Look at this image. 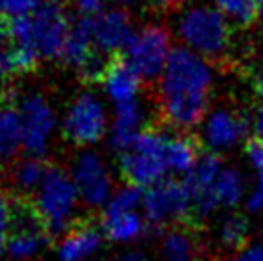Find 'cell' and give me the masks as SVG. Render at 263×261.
<instances>
[{"label": "cell", "mask_w": 263, "mask_h": 261, "mask_svg": "<svg viewBox=\"0 0 263 261\" xmlns=\"http://www.w3.org/2000/svg\"><path fill=\"white\" fill-rule=\"evenodd\" d=\"M246 192L244 177L238 169L234 167H225L223 173L215 182V200L219 208H234L236 203H240Z\"/></svg>", "instance_id": "cell-25"}, {"label": "cell", "mask_w": 263, "mask_h": 261, "mask_svg": "<svg viewBox=\"0 0 263 261\" xmlns=\"http://www.w3.org/2000/svg\"><path fill=\"white\" fill-rule=\"evenodd\" d=\"M117 2H119L121 6H131V4H135L137 0H117Z\"/></svg>", "instance_id": "cell-38"}, {"label": "cell", "mask_w": 263, "mask_h": 261, "mask_svg": "<svg viewBox=\"0 0 263 261\" xmlns=\"http://www.w3.org/2000/svg\"><path fill=\"white\" fill-rule=\"evenodd\" d=\"M248 219L240 213H231V215L223 217V221L219 223V240L227 248L244 246L246 238H248Z\"/></svg>", "instance_id": "cell-27"}, {"label": "cell", "mask_w": 263, "mask_h": 261, "mask_svg": "<svg viewBox=\"0 0 263 261\" xmlns=\"http://www.w3.org/2000/svg\"><path fill=\"white\" fill-rule=\"evenodd\" d=\"M110 130L108 116L102 100L95 92H81L67 108L62 133L64 137L77 146H90L100 142Z\"/></svg>", "instance_id": "cell-7"}, {"label": "cell", "mask_w": 263, "mask_h": 261, "mask_svg": "<svg viewBox=\"0 0 263 261\" xmlns=\"http://www.w3.org/2000/svg\"><path fill=\"white\" fill-rule=\"evenodd\" d=\"M71 179L77 187L79 198L90 208H106L114 196L111 175L96 152H83L75 158Z\"/></svg>", "instance_id": "cell-11"}, {"label": "cell", "mask_w": 263, "mask_h": 261, "mask_svg": "<svg viewBox=\"0 0 263 261\" xmlns=\"http://www.w3.org/2000/svg\"><path fill=\"white\" fill-rule=\"evenodd\" d=\"M169 137L165 133L156 129H144L135 140V144L121 154L119 167L125 181L133 187H154L163 181V175L167 173V150Z\"/></svg>", "instance_id": "cell-5"}, {"label": "cell", "mask_w": 263, "mask_h": 261, "mask_svg": "<svg viewBox=\"0 0 263 261\" xmlns=\"http://www.w3.org/2000/svg\"><path fill=\"white\" fill-rule=\"evenodd\" d=\"M106 261H146V257L140 254V252L129 250V252H121V254L111 255L110 259H106Z\"/></svg>", "instance_id": "cell-33"}, {"label": "cell", "mask_w": 263, "mask_h": 261, "mask_svg": "<svg viewBox=\"0 0 263 261\" xmlns=\"http://www.w3.org/2000/svg\"><path fill=\"white\" fill-rule=\"evenodd\" d=\"M213 69L189 48H173L160 77L161 117L175 129H192L204 121Z\"/></svg>", "instance_id": "cell-1"}, {"label": "cell", "mask_w": 263, "mask_h": 261, "mask_svg": "<svg viewBox=\"0 0 263 261\" xmlns=\"http://www.w3.org/2000/svg\"><path fill=\"white\" fill-rule=\"evenodd\" d=\"M39 54L27 46H20L8 41H0V81L17 77V75H27L37 67Z\"/></svg>", "instance_id": "cell-20"}, {"label": "cell", "mask_w": 263, "mask_h": 261, "mask_svg": "<svg viewBox=\"0 0 263 261\" xmlns=\"http://www.w3.org/2000/svg\"><path fill=\"white\" fill-rule=\"evenodd\" d=\"M41 6V0H0V17L15 20L31 15Z\"/></svg>", "instance_id": "cell-29"}, {"label": "cell", "mask_w": 263, "mask_h": 261, "mask_svg": "<svg viewBox=\"0 0 263 261\" xmlns=\"http://www.w3.org/2000/svg\"><path fill=\"white\" fill-rule=\"evenodd\" d=\"M254 133H256V140H259L263 144V102L259 104V108L256 111V119H254Z\"/></svg>", "instance_id": "cell-34"}, {"label": "cell", "mask_w": 263, "mask_h": 261, "mask_svg": "<svg viewBox=\"0 0 263 261\" xmlns=\"http://www.w3.org/2000/svg\"><path fill=\"white\" fill-rule=\"evenodd\" d=\"M102 246V231L88 221L75 223L58 246L60 261H88Z\"/></svg>", "instance_id": "cell-18"}, {"label": "cell", "mask_w": 263, "mask_h": 261, "mask_svg": "<svg viewBox=\"0 0 263 261\" xmlns=\"http://www.w3.org/2000/svg\"><path fill=\"white\" fill-rule=\"evenodd\" d=\"M44 2H50V4H56V6H66L67 4V0H44Z\"/></svg>", "instance_id": "cell-36"}, {"label": "cell", "mask_w": 263, "mask_h": 261, "mask_svg": "<svg viewBox=\"0 0 263 261\" xmlns=\"http://www.w3.org/2000/svg\"><path fill=\"white\" fill-rule=\"evenodd\" d=\"M50 232L39 217L35 206L25 200H14V217L8 234L6 252L14 259H31L46 246Z\"/></svg>", "instance_id": "cell-10"}, {"label": "cell", "mask_w": 263, "mask_h": 261, "mask_svg": "<svg viewBox=\"0 0 263 261\" xmlns=\"http://www.w3.org/2000/svg\"><path fill=\"white\" fill-rule=\"evenodd\" d=\"M46 173H48V167L44 165V161L41 158L29 156L14 167V184L25 194L37 192Z\"/></svg>", "instance_id": "cell-26"}, {"label": "cell", "mask_w": 263, "mask_h": 261, "mask_svg": "<svg viewBox=\"0 0 263 261\" xmlns=\"http://www.w3.org/2000/svg\"><path fill=\"white\" fill-rule=\"evenodd\" d=\"M246 158L252 167V189L246 198V208L250 211H261L263 210V144L259 140H252L246 146Z\"/></svg>", "instance_id": "cell-24"}, {"label": "cell", "mask_w": 263, "mask_h": 261, "mask_svg": "<svg viewBox=\"0 0 263 261\" xmlns=\"http://www.w3.org/2000/svg\"><path fill=\"white\" fill-rule=\"evenodd\" d=\"M142 125H144V106L139 100L116 106L114 119L108 130L110 146L119 154L127 152L142 133Z\"/></svg>", "instance_id": "cell-15"}, {"label": "cell", "mask_w": 263, "mask_h": 261, "mask_svg": "<svg viewBox=\"0 0 263 261\" xmlns=\"http://www.w3.org/2000/svg\"><path fill=\"white\" fill-rule=\"evenodd\" d=\"M223 169L225 167L217 154H204L198 160L196 167L186 175L184 184L189 189L190 203H192L190 221H198L219 208L215 200V182L223 173Z\"/></svg>", "instance_id": "cell-12"}, {"label": "cell", "mask_w": 263, "mask_h": 261, "mask_svg": "<svg viewBox=\"0 0 263 261\" xmlns=\"http://www.w3.org/2000/svg\"><path fill=\"white\" fill-rule=\"evenodd\" d=\"M257 15L263 20V0H257Z\"/></svg>", "instance_id": "cell-37"}, {"label": "cell", "mask_w": 263, "mask_h": 261, "mask_svg": "<svg viewBox=\"0 0 263 261\" xmlns=\"http://www.w3.org/2000/svg\"><path fill=\"white\" fill-rule=\"evenodd\" d=\"M177 35L184 48L202 58H221L231 44V27L217 8L194 6L184 10L177 22Z\"/></svg>", "instance_id": "cell-3"}, {"label": "cell", "mask_w": 263, "mask_h": 261, "mask_svg": "<svg viewBox=\"0 0 263 261\" xmlns=\"http://www.w3.org/2000/svg\"><path fill=\"white\" fill-rule=\"evenodd\" d=\"M140 77L131 65L125 62V58H111V62L106 64V69L102 73V85L104 92L108 95L116 106L127 104V102L137 100L140 88Z\"/></svg>", "instance_id": "cell-16"}, {"label": "cell", "mask_w": 263, "mask_h": 261, "mask_svg": "<svg viewBox=\"0 0 263 261\" xmlns=\"http://www.w3.org/2000/svg\"><path fill=\"white\" fill-rule=\"evenodd\" d=\"M202 156L198 152V144L190 137H169L167 150H165V161H167V171L177 175H189L198 160Z\"/></svg>", "instance_id": "cell-21"}, {"label": "cell", "mask_w": 263, "mask_h": 261, "mask_svg": "<svg viewBox=\"0 0 263 261\" xmlns=\"http://www.w3.org/2000/svg\"><path fill=\"white\" fill-rule=\"evenodd\" d=\"M146 2L154 8H163V10H167V8L183 6L184 2H189V0H146Z\"/></svg>", "instance_id": "cell-35"}, {"label": "cell", "mask_w": 263, "mask_h": 261, "mask_svg": "<svg viewBox=\"0 0 263 261\" xmlns=\"http://www.w3.org/2000/svg\"><path fill=\"white\" fill-rule=\"evenodd\" d=\"M238 257H240L242 261H263V242L242 250L240 254H238Z\"/></svg>", "instance_id": "cell-32"}, {"label": "cell", "mask_w": 263, "mask_h": 261, "mask_svg": "<svg viewBox=\"0 0 263 261\" xmlns=\"http://www.w3.org/2000/svg\"><path fill=\"white\" fill-rule=\"evenodd\" d=\"M231 261H242V259L238 257V255H236V257H234V259H231Z\"/></svg>", "instance_id": "cell-40"}, {"label": "cell", "mask_w": 263, "mask_h": 261, "mask_svg": "<svg viewBox=\"0 0 263 261\" xmlns=\"http://www.w3.org/2000/svg\"><path fill=\"white\" fill-rule=\"evenodd\" d=\"M142 213L154 227H165L173 223L190 221L192 203L184 182L175 179H163L144 192Z\"/></svg>", "instance_id": "cell-9"}, {"label": "cell", "mask_w": 263, "mask_h": 261, "mask_svg": "<svg viewBox=\"0 0 263 261\" xmlns=\"http://www.w3.org/2000/svg\"><path fill=\"white\" fill-rule=\"evenodd\" d=\"M146 219L140 211H114L104 210L100 231L108 240L129 244L139 240L146 232Z\"/></svg>", "instance_id": "cell-19"}, {"label": "cell", "mask_w": 263, "mask_h": 261, "mask_svg": "<svg viewBox=\"0 0 263 261\" xmlns=\"http://www.w3.org/2000/svg\"><path fill=\"white\" fill-rule=\"evenodd\" d=\"M12 217H14V200L0 194V255L6 250L8 234L12 229Z\"/></svg>", "instance_id": "cell-30"}, {"label": "cell", "mask_w": 263, "mask_h": 261, "mask_svg": "<svg viewBox=\"0 0 263 261\" xmlns=\"http://www.w3.org/2000/svg\"><path fill=\"white\" fill-rule=\"evenodd\" d=\"M95 33H92V17L81 15L77 22L71 23L67 35L66 48L62 54L64 64L79 71V75L92 64L98 54L95 52Z\"/></svg>", "instance_id": "cell-17"}, {"label": "cell", "mask_w": 263, "mask_h": 261, "mask_svg": "<svg viewBox=\"0 0 263 261\" xmlns=\"http://www.w3.org/2000/svg\"><path fill=\"white\" fill-rule=\"evenodd\" d=\"M69 29L71 23L64 8L44 0L31 15L15 17L4 23L8 41L20 46H27L46 60L62 58Z\"/></svg>", "instance_id": "cell-2"}, {"label": "cell", "mask_w": 263, "mask_h": 261, "mask_svg": "<svg viewBox=\"0 0 263 261\" xmlns=\"http://www.w3.org/2000/svg\"><path fill=\"white\" fill-rule=\"evenodd\" d=\"M77 202L79 192L71 175L60 167H48L43 184L35 192L33 206L50 236L67 232L75 225L73 213L77 210Z\"/></svg>", "instance_id": "cell-4"}, {"label": "cell", "mask_w": 263, "mask_h": 261, "mask_svg": "<svg viewBox=\"0 0 263 261\" xmlns=\"http://www.w3.org/2000/svg\"><path fill=\"white\" fill-rule=\"evenodd\" d=\"M171 36L161 25H146L135 33L125 50V62L131 65L142 81L161 77L171 56Z\"/></svg>", "instance_id": "cell-6"}, {"label": "cell", "mask_w": 263, "mask_h": 261, "mask_svg": "<svg viewBox=\"0 0 263 261\" xmlns=\"http://www.w3.org/2000/svg\"><path fill=\"white\" fill-rule=\"evenodd\" d=\"M4 36H6V33H4V27H0V41H4Z\"/></svg>", "instance_id": "cell-39"}, {"label": "cell", "mask_w": 263, "mask_h": 261, "mask_svg": "<svg viewBox=\"0 0 263 261\" xmlns=\"http://www.w3.org/2000/svg\"><path fill=\"white\" fill-rule=\"evenodd\" d=\"M22 146V123L15 108L0 106V165L14 158Z\"/></svg>", "instance_id": "cell-22"}, {"label": "cell", "mask_w": 263, "mask_h": 261, "mask_svg": "<svg viewBox=\"0 0 263 261\" xmlns=\"http://www.w3.org/2000/svg\"><path fill=\"white\" fill-rule=\"evenodd\" d=\"M163 261H200L196 238L189 229H171L161 240Z\"/></svg>", "instance_id": "cell-23"}, {"label": "cell", "mask_w": 263, "mask_h": 261, "mask_svg": "<svg viewBox=\"0 0 263 261\" xmlns=\"http://www.w3.org/2000/svg\"><path fill=\"white\" fill-rule=\"evenodd\" d=\"M77 2V8L79 12L85 17H96L104 12V4L106 0H75Z\"/></svg>", "instance_id": "cell-31"}, {"label": "cell", "mask_w": 263, "mask_h": 261, "mask_svg": "<svg viewBox=\"0 0 263 261\" xmlns=\"http://www.w3.org/2000/svg\"><path fill=\"white\" fill-rule=\"evenodd\" d=\"M248 135V121L231 109H215L204 119L202 138L213 152H223L240 142Z\"/></svg>", "instance_id": "cell-14"}, {"label": "cell", "mask_w": 263, "mask_h": 261, "mask_svg": "<svg viewBox=\"0 0 263 261\" xmlns=\"http://www.w3.org/2000/svg\"><path fill=\"white\" fill-rule=\"evenodd\" d=\"M217 10L238 25H250L257 15V0H215Z\"/></svg>", "instance_id": "cell-28"}, {"label": "cell", "mask_w": 263, "mask_h": 261, "mask_svg": "<svg viewBox=\"0 0 263 261\" xmlns=\"http://www.w3.org/2000/svg\"><path fill=\"white\" fill-rule=\"evenodd\" d=\"M92 33L96 48L104 54L127 50L135 36L131 17L121 8L104 10L100 15L92 17Z\"/></svg>", "instance_id": "cell-13"}, {"label": "cell", "mask_w": 263, "mask_h": 261, "mask_svg": "<svg viewBox=\"0 0 263 261\" xmlns=\"http://www.w3.org/2000/svg\"><path fill=\"white\" fill-rule=\"evenodd\" d=\"M20 123H22V146L33 158H43L48 152L50 140L58 125L56 111L43 95L23 96L20 106Z\"/></svg>", "instance_id": "cell-8"}]
</instances>
